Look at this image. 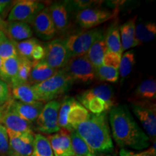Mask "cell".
Returning <instances> with one entry per match:
<instances>
[{"instance_id": "6da1fadb", "label": "cell", "mask_w": 156, "mask_h": 156, "mask_svg": "<svg viewBox=\"0 0 156 156\" xmlns=\"http://www.w3.org/2000/svg\"><path fill=\"white\" fill-rule=\"evenodd\" d=\"M108 120L114 142L122 149L145 151L151 140L134 120L126 105H117L108 112Z\"/></svg>"}, {"instance_id": "7a4b0ae2", "label": "cell", "mask_w": 156, "mask_h": 156, "mask_svg": "<svg viewBox=\"0 0 156 156\" xmlns=\"http://www.w3.org/2000/svg\"><path fill=\"white\" fill-rule=\"evenodd\" d=\"M78 135L97 154L112 153L114 143L108 123L107 113L92 114L88 119L74 128Z\"/></svg>"}, {"instance_id": "3957f363", "label": "cell", "mask_w": 156, "mask_h": 156, "mask_svg": "<svg viewBox=\"0 0 156 156\" xmlns=\"http://www.w3.org/2000/svg\"><path fill=\"white\" fill-rule=\"evenodd\" d=\"M73 80L64 73L62 69L56 71L53 76L38 85H32L38 101L49 102L67 93L73 86Z\"/></svg>"}, {"instance_id": "277c9868", "label": "cell", "mask_w": 156, "mask_h": 156, "mask_svg": "<svg viewBox=\"0 0 156 156\" xmlns=\"http://www.w3.org/2000/svg\"><path fill=\"white\" fill-rule=\"evenodd\" d=\"M104 36L103 30L93 28L84 32L71 35L64 39L70 58L73 56H85L91 46Z\"/></svg>"}, {"instance_id": "5b68a950", "label": "cell", "mask_w": 156, "mask_h": 156, "mask_svg": "<svg viewBox=\"0 0 156 156\" xmlns=\"http://www.w3.org/2000/svg\"><path fill=\"white\" fill-rule=\"evenodd\" d=\"M62 70L73 80L74 83L77 82L87 84L95 79V69L86 56L71 57Z\"/></svg>"}, {"instance_id": "8992f818", "label": "cell", "mask_w": 156, "mask_h": 156, "mask_svg": "<svg viewBox=\"0 0 156 156\" xmlns=\"http://www.w3.org/2000/svg\"><path fill=\"white\" fill-rule=\"evenodd\" d=\"M132 112L141 123L145 133L151 141L156 136L155 102H140L130 103Z\"/></svg>"}, {"instance_id": "52a82bcc", "label": "cell", "mask_w": 156, "mask_h": 156, "mask_svg": "<svg viewBox=\"0 0 156 156\" xmlns=\"http://www.w3.org/2000/svg\"><path fill=\"white\" fill-rule=\"evenodd\" d=\"M60 108L59 101L54 100L44 105L41 112L36 121V129L43 134H51L61 129L58 124V114Z\"/></svg>"}, {"instance_id": "ba28073f", "label": "cell", "mask_w": 156, "mask_h": 156, "mask_svg": "<svg viewBox=\"0 0 156 156\" xmlns=\"http://www.w3.org/2000/svg\"><path fill=\"white\" fill-rule=\"evenodd\" d=\"M45 8L44 4L35 0L15 2L8 15V22L18 21L31 25L36 15Z\"/></svg>"}, {"instance_id": "9c48e42d", "label": "cell", "mask_w": 156, "mask_h": 156, "mask_svg": "<svg viewBox=\"0 0 156 156\" xmlns=\"http://www.w3.org/2000/svg\"><path fill=\"white\" fill-rule=\"evenodd\" d=\"M45 48L46 55L44 60L56 70L62 69L70 58L64 39H53L46 44Z\"/></svg>"}, {"instance_id": "30bf717a", "label": "cell", "mask_w": 156, "mask_h": 156, "mask_svg": "<svg viewBox=\"0 0 156 156\" xmlns=\"http://www.w3.org/2000/svg\"><path fill=\"white\" fill-rule=\"evenodd\" d=\"M114 16V13L107 9L93 8L77 12L75 20L78 25L85 30H91L106 22Z\"/></svg>"}, {"instance_id": "8fae6325", "label": "cell", "mask_w": 156, "mask_h": 156, "mask_svg": "<svg viewBox=\"0 0 156 156\" xmlns=\"http://www.w3.org/2000/svg\"><path fill=\"white\" fill-rule=\"evenodd\" d=\"M9 140V156H31L34 149V132L17 133L7 130Z\"/></svg>"}, {"instance_id": "7c38bea8", "label": "cell", "mask_w": 156, "mask_h": 156, "mask_svg": "<svg viewBox=\"0 0 156 156\" xmlns=\"http://www.w3.org/2000/svg\"><path fill=\"white\" fill-rule=\"evenodd\" d=\"M31 25L36 36L42 40H51L56 34L48 8H44L35 17Z\"/></svg>"}, {"instance_id": "4fadbf2b", "label": "cell", "mask_w": 156, "mask_h": 156, "mask_svg": "<svg viewBox=\"0 0 156 156\" xmlns=\"http://www.w3.org/2000/svg\"><path fill=\"white\" fill-rule=\"evenodd\" d=\"M93 97L101 98L106 102L110 109L116 106L114 88L108 84H101L98 86L93 87L90 90L84 91L80 95H77V98L78 102L83 105Z\"/></svg>"}, {"instance_id": "5bb4252c", "label": "cell", "mask_w": 156, "mask_h": 156, "mask_svg": "<svg viewBox=\"0 0 156 156\" xmlns=\"http://www.w3.org/2000/svg\"><path fill=\"white\" fill-rule=\"evenodd\" d=\"M0 124L5 126L9 131L17 133L33 132L30 123L23 119L13 110L9 104V101L2 116L0 118Z\"/></svg>"}, {"instance_id": "9a60e30c", "label": "cell", "mask_w": 156, "mask_h": 156, "mask_svg": "<svg viewBox=\"0 0 156 156\" xmlns=\"http://www.w3.org/2000/svg\"><path fill=\"white\" fill-rule=\"evenodd\" d=\"M54 156H74L70 132L61 129L47 136Z\"/></svg>"}, {"instance_id": "2e32d148", "label": "cell", "mask_w": 156, "mask_h": 156, "mask_svg": "<svg viewBox=\"0 0 156 156\" xmlns=\"http://www.w3.org/2000/svg\"><path fill=\"white\" fill-rule=\"evenodd\" d=\"M48 9L56 32H65L69 27V14L71 12L67 4L64 2H54Z\"/></svg>"}, {"instance_id": "e0dca14e", "label": "cell", "mask_w": 156, "mask_h": 156, "mask_svg": "<svg viewBox=\"0 0 156 156\" xmlns=\"http://www.w3.org/2000/svg\"><path fill=\"white\" fill-rule=\"evenodd\" d=\"M9 104L20 116L30 124L36 122L45 105L44 102L41 101L33 103H24L12 98L9 100Z\"/></svg>"}, {"instance_id": "ac0fdd59", "label": "cell", "mask_w": 156, "mask_h": 156, "mask_svg": "<svg viewBox=\"0 0 156 156\" xmlns=\"http://www.w3.org/2000/svg\"><path fill=\"white\" fill-rule=\"evenodd\" d=\"M156 83L153 78L145 80L136 87L128 101L131 103L155 102Z\"/></svg>"}, {"instance_id": "d6986e66", "label": "cell", "mask_w": 156, "mask_h": 156, "mask_svg": "<svg viewBox=\"0 0 156 156\" xmlns=\"http://www.w3.org/2000/svg\"><path fill=\"white\" fill-rule=\"evenodd\" d=\"M56 71L57 70L51 67L44 60L32 61L28 84L30 85H38L53 76Z\"/></svg>"}, {"instance_id": "ffe728a7", "label": "cell", "mask_w": 156, "mask_h": 156, "mask_svg": "<svg viewBox=\"0 0 156 156\" xmlns=\"http://www.w3.org/2000/svg\"><path fill=\"white\" fill-rule=\"evenodd\" d=\"M5 34L9 40L17 42L31 38L34 33L29 24L18 21H12L7 22Z\"/></svg>"}, {"instance_id": "44dd1931", "label": "cell", "mask_w": 156, "mask_h": 156, "mask_svg": "<svg viewBox=\"0 0 156 156\" xmlns=\"http://www.w3.org/2000/svg\"><path fill=\"white\" fill-rule=\"evenodd\" d=\"M136 19V16H134L119 27L122 51L139 46L135 39Z\"/></svg>"}, {"instance_id": "7402d4cb", "label": "cell", "mask_w": 156, "mask_h": 156, "mask_svg": "<svg viewBox=\"0 0 156 156\" xmlns=\"http://www.w3.org/2000/svg\"><path fill=\"white\" fill-rule=\"evenodd\" d=\"M108 51L104 36L99 38L93 44L85 54L87 59L93 64L95 69L99 67L103 64V58Z\"/></svg>"}, {"instance_id": "603a6c76", "label": "cell", "mask_w": 156, "mask_h": 156, "mask_svg": "<svg viewBox=\"0 0 156 156\" xmlns=\"http://www.w3.org/2000/svg\"><path fill=\"white\" fill-rule=\"evenodd\" d=\"M90 113L80 104L77 101H75L72 105L67 115V122L73 131L74 128L80 123L88 119Z\"/></svg>"}, {"instance_id": "cb8c5ba5", "label": "cell", "mask_w": 156, "mask_h": 156, "mask_svg": "<svg viewBox=\"0 0 156 156\" xmlns=\"http://www.w3.org/2000/svg\"><path fill=\"white\" fill-rule=\"evenodd\" d=\"M20 63V56L2 60L0 80L10 85L12 81L16 77Z\"/></svg>"}, {"instance_id": "d4e9b609", "label": "cell", "mask_w": 156, "mask_h": 156, "mask_svg": "<svg viewBox=\"0 0 156 156\" xmlns=\"http://www.w3.org/2000/svg\"><path fill=\"white\" fill-rule=\"evenodd\" d=\"M104 39L108 51L122 55L119 27L118 25L115 23L111 25L107 29L106 34H104Z\"/></svg>"}, {"instance_id": "484cf974", "label": "cell", "mask_w": 156, "mask_h": 156, "mask_svg": "<svg viewBox=\"0 0 156 156\" xmlns=\"http://www.w3.org/2000/svg\"><path fill=\"white\" fill-rule=\"evenodd\" d=\"M156 35V25L152 21L138 23L135 25V39L138 44L150 42L155 38Z\"/></svg>"}, {"instance_id": "4316f807", "label": "cell", "mask_w": 156, "mask_h": 156, "mask_svg": "<svg viewBox=\"0 0 156 156\" xmlns=\"http://www.w3.org/2000/svg\"><path fill=\"white\" fill-rule=\"evenodd\" d=\"M11 88L12 95L15 101L24 103H33L38 101L32 85L29 84L17 85Z\"/></svg>"}, {"instance_id": "83f0119b", "label": "cell", "mask_w": 156, "mask_h": 156, "mask_svg": "<svg viewBox=\"0 0 156 156\" xmlns=\"http://www.w3.org/2000/svg\"><path fill=\"white\" fill-rule=\"evenodd\" d=\"M74 156H98L75 131L70 132Z\"/></svg>"}, {"instance_id": "f1b7e54d", "label": "cell", "mask_w": 156, "mask_h": 156, "mask_svg": "<svg viewBox=\"0 0 156 156\" xmlns=\"http://www.w3.org/2000/svg\"><path fill=\"white\" fill-rule=\"evenodd\" d=\"M20 57V63L18 68L16 77L10 83L11 87L17 85L28 84V80L32 68V61L26 58Z\"/></svg>"}, {"instance_id": "f546056e", "label": "cell", "mask_w": 156, "mask_h": 156, "mask_svg": "<svg viewBox=\"0 0 156 156\" xmlns=\"http://www.w3.org/2000/svg\"><path fill=\"white\" fill-rule=\"evenodd\" d=\"M31 156H54L47 136L39 133L35 134Z\"/></svg>"}, {"instance_id": "4dcf8cb0", "label": "cell", "mask_w": 156, "mask_h": 156, "mask_svg": "<svg viewBox=\"0 0 156 156\" xmlns=\"http://www.w3.org/2000/svg\"><path fill=\"white\" fill-rule=\"evenodd\" d=\"M135 64V54L133 50H129L122 54L121 58L119 67V75L124 81L130 75Z\"/></svg>"}, {"instance_id": "1f68e13d", "label": "cell", "mask_w": 156, "mask_h": 156, "mask_svg": "<svg viewBox=\"0 0 156 156\" xmlns=\"http://www.w3.org/2000/svg\"><path fill=\"white\" fill-rule=\"evenodd\" d=\"M75 101V98L67 96L60 103V108L58 114V124L59 127L63 129H66L69 132H73L67 122V115L69 112L72 105Z\"/></svg>"}, {"instance_id": "d6a6232c", "label": "cell", "mask_w": 156, "mask_h": 156, "mask_svg": "<svg viewBox=\"0 0 156 156\" xmlns=\"http://www.w3.org/2000/svg\"><path fill=\"white\" fill-rule=\"evenodd\" d=\"M119 77V75L118 69L106 67L103 64L95 69V79L100 81L116 83L118 81Z\"/></svg>"}, {"instance_id": "836d02e7", "label": "cell", "mask_w": 156, "mask_h": 156, "mask_svg": "<svg viewBox=\"0 0 156 156\" xmlns=\"http://www.w3.org/2000/svg\"><path fill=\"white\" fill-rule=\"evenodd\" d=\"M83 106L92 114H101L111 110L106 102L98 97L91 98L84 103Z\"/></svg>"}, {"instance_id": "e575fe53", "label": "cell", "mask_w": 156, "mask_h": 156, "mask_svg": "<svg viewBox=\"0 0 156 156\" xmlns=\"http://www.w3.org/2000/svg\"><path fill=\"white\" fill-rule=\"evenodd\" d=\"M18 55L31 60V54L36 44L41 43L36 38H31L20 42H15ZM32 61V60H31Z\"/></svg>"}, {"instance_id": "d590c367", "label": "cell", "mask_w": 156, "mask_h": 156, "mask_svg": "<svg viewBox=\"0 0 156 156\" xmlns=\"http://www.w3.org/2000/svg\"><path fill=\"white\" fill-rule=\"evenodd\" d=\"M69 7V10L80 12L84 9L98 8L103 4V1L95 0H75V1H64Z\"/></svg>"}, {"instance_id": "8d00e7d4", "label": "cell", "mask_w": 156, "mask_h": 156, "mask_svg": "<svg viewBox=\"0 0 156 156\" xmlns=\"http://www.w3.org/2000/svg\"><path fill=\"white\" fill-rule=\"evenodd\" d=\"M18 56L15 41L7 38L0 44V57L2 59L4 60Z\"/></svg>"}, {"instance_id": "74e56055", "label": "cell", "mask_w": 156, "mask_h": 156, "mask_svg": "<svg viewBox=\"0 0 156 156\" xmlns=\"http://www.w3.org/2000/svg\"><path fill=\"white\" fill-rule=\"evenodd\" d=\"M0 156H9V140L7 129L0 124Z\"/></svg>"}, {"instance_id": "f35d334b", "label": "cell", "mask_w": 156, "mask_h": 156, "mask_svg": "<svg viewBox=\"0 0 156 156\" xmlns=\"http://www.w3.org/2000/svg\"><path fill=\"white\" fill-rule=\"evenodd\" d=\"M122 56V55H121L119 54L110 51L108 50L106 53L105 54L104 56H103L102 64L104 66H106V67L119 69Z\"/></svg>"}, {"instance_id": "ab89813d", "label": "cell", "mask_w": 156, "mask_h": 156, "mask_svg": "<svg viewBox=\"0 0 156 156\" xmlns=\"http://www.w3.org/2000/svg\"><path fill=\"white\" fill-rule=\"evenodd\" d=\"M120 156H156V148H155V140L153 142L151 147L147 149L142 151L139 153H135L127 151L126 149H122L119 153Z\"/></svg>"}, {"instance_id": "60d3db41", "label": "cell", "mask_w": 156, "mask_h": 156, "mask_svg": "<svg viewBox=\"0 0 156 156\" xmlns=\"http://www.w3.org/2000/svg\"><path fill=\"white\" fill-rule=\"evenodd\" d=\"M10 99L9 85L0 80V107L3 106Z\"/></svg>"}, {"instance_id": "b9f144b4", "label": "cell", "mask_w": 156, "mask_h": 156, "mask_svg": "<svg viewBox=\"0 0 156 156\" xmlns=\"http://www.w3.org/2000/svg\"><path fill=\"white\" fill-rule=\"evenodd\" d=\"M45 55H46V48L41 43H39L35 46L33 50L32 54H31V60L41 61V60H44Z\"/></svg>"}, {"instance_id": "7bdbcfd3", "label": "cell", "mask_w": 156, "mask_h": 156, "mask_svg": "<svg viewBox=\"0 0 156 156\" xmlns=\"http://www.w3.org/2000/svg\"><path fill=\"white\" fill-rule=\"evenodd\" d=\"M12 2V1L7 0H0V14H2L8 6Z\"/></svg>"}, {"instance_id": "ee69618b", "label": "cell", "mask_w": 156, "mask_h": 156, "mask_svg": "<svg viewBox=\"0 0 156 156\" xmlns=\"http://www.w3.org/2000/svg\"><path fill=\"white\" fill-rule=\"evenodd\" d=\"M7 22L4 20L2 18L1 15H0V30H2L4 33L5 34V30L6 28H7Z\"/></svg>"}, {"instance_id": "f6af8a7d", "label": "cell", "mask_w": 156, "mask_h": 156, "mask_svg": "<svg viewBox=\"0 0 156 156\" xmlns=\"http://www.w3.org/2000/svg\"><path fill=\"white\" fill-rule=\"evenodd\" d=\"M7 38H7V36H6L5 33H4L2 30H0V44H1L2 42H3L4 41L7 40Z\"/></svg>"}, {"instance_id": "bcb514c9", "label": "cell", "mask_w": 156, "mask_h": 156, "mask_svg": "<svg viewBox=\"0 0 156 156\" xmlns=\"http://www.w3.org/2000/svg\"><path fill=\"white\" fill-rule=\"evenodd\" d=\"M7 104H8V102H7V103H6V104L4 105L3 106L0 107V118H1L2 116V114H3L4 112H5V109H6V108H7Z\"/></svg>"}, {"instance_id": "7dc6e473", "label": "cell", "mask_w": 156, "mask_h": 156, "mask_svg": "<svg viewBox=\"0 0 156 156\" xmlns=\"http://www.w3.org/2000/svg\"><path fill=\"white\" fill-rule=\"evenodd\" d=\"M2 59L0 57V73H1V68H2Z\"/></svg>"}, {"instance_id": "c3c4849f", "label": "cell", "mask_w": 156, "mask_h": 156, "mask_svg": "<svg viewBox=\"0 0 156 156\" xmlns=\"http://www.w3.org/2000/svg\"><path fill=\"white\" fill-rule=\"evenodd\" d=\"M101 156H111L110 155H101Z\"/></svg>"}]
</instances>
